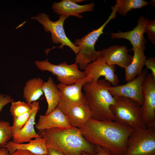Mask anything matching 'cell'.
<instances>
[{"label": "cell", "mask_w": 155, "mask_h": 155, "mask_svg": "<svg viewBox=\"0 0 155 155\" xmlns=\"http://www.w3.org/2000/svg\"><path fill=\"white\" fill-rule=\"evenodd\" d=\"M79 129L88 142L106 148L115 155H124L128 137L134 129L114 121L92 118Z\"/></svg>", "instance_id": "1"}, {"label": "cell", "mask_w": 155, "mask_h": 155, "mask_svg": "<svg viewBox=\"0 0 155 155\" xmlns=\"http://www.w3.org/2000/svg\"><path fill=\"white\" fill-rule=\"evenodd\" d=\"M37 133L44 139L47 148L55 149L65 155L96 152L95 146L86 140L77 127L52 128L38 131Z\"/></svg>", "instance_id": "2"}, {"label": "cell", "mask_w": 155, "mask_h": 155, "mask_svg": "<svg viewBox=\"0 0 155 155\" xmlns=\"http://www.w3.org/2000/svg\"><path fill=\"white\" fill-rule=\"evenodd\" d=\"M111 84L108 81L101 79L96 83L88 82L83 87L86 102L94 119L100 121H115L110 109L115 102L114 97L108 89Z\"/></svg>", "instance_id": "3"}, {"label": "cell", "mask_w": 155, "mask_h": 155, "mask_svg": "<svg viewBox=\"0 0 155 155\" xmlns=\"http://www.w3.org/2000/svg\"><path fill=\"white\" fill-rule=\"evenodd\" d=\"M118 7L117 4L111 7L112 11L108 18L98 28L93 30L80 38L75 40L73 44L78 47L79 51L75 58V63L78 64L80 70H84L89 64L101 55V50H96L95 43L100 35L104 33L103 31L106 26L112 19L115 18Z\"/></svg>", "instance_id": "4"}, {"label": "cell", "mask_w": 155, "mask_h": 155, "mask_svg": "<svg viewBox=\"0 0 155 155\" xmlns=\"http://www.w3.org/2000/svg\"><path fill=\"white\" fill-rule=\"evenodd\" d=\"M113 97L115 102L110 109L115 117V121L133 128H147L143 120L141 104L128 98Z\"/></svg>", "instance_id": "5"}, {"label": "cell", "mask_w": 155, "mask_h": 155, "mask_svg": "<svg viewBox=\"0 0 155 155\" xmlns=\"http://www.w3.org/2000/svg\"><path fill=\"white\" fill-rule=\"evenodd\" d=\"M124 155H155V125L134 128L127 141Z\"/></svg>", "instance_id": "6"}, {"label": "cell", "mask_w": 155, "mask_h": 155, "mask_svg": "<svg viewBox=\"0 0 155 155\" xmlns=\"http://www.w3.org/2000/svg\"><path fill=\"white\" fill-rule=\"evenodd\" d=\"M69 17L60 15L59 19L57 21H51L49 16L44 13H40L31 19L37 20L42 25L44 31L47 32H50L51 34V39L53 43L61 44L58 47L53 46L50 49L45 51L47 55L51 50L56 48L62 49L64 46H68L77 55L79 51V48L75 46L67 36L63 27V24L65 20Z\"/></svg>", "instance_id": "7"}, {"label": "cell", "mask_w": 155, "mask_h": 155, "mask_svg": "<svg viewBox=\"0 0 155 155\" xmlns=\"http://www.w3.org/2000/svg\"><path fill=\"white\" fill-rule=\"evenodd\" d=\"M35 63L40 70L51 72L56 76L60 83L64 84H73L86 77L84 72L80 70L75 63L69 65L66 62H63L56 65L49 62L47 59L45 60L36 61Z\"/></svg>", "instance_id": "8"}, {"label": "cell", "mask_w": 155, "mask_h": 155, "mask_svg": "<svg viewBox=\"0 0 155 155\" xmlns=\"http://www.w3.org/2000/svg\"><path fill=\"white\" fill-rule=\"evenodd\" d=\"M92 81L89 76L78 80L73 84L67 85L60 83L57 87L60 92L58 106L61 110L81 104L86 102L82 92L84 85Z\"/></svg>", "instance_id": "9"}, {"label": "cell", "mask_w": 155, "mask_h": 155, "mask_svg": "<svg viewBox=\"0 0 155 155\" xmlns=\"http://www.w3.org/2000/svg\"><path fill=\"white\" fill-rule=\"evenodd\" d=\"M148 74L145 69L134 79L127 83L116 86H109L108 90L113 96L123 97L129 98L142 105L144 102L143 85Z\"/></svg>", "instance_id": "10"}, {"label": "cell", "mask_w": 155, "mask_h": 155, "mask_svg": "<svg viewBox=\"0 0 155 155\" xmlns=\"http://www.w3.org/2000/svg\"><path fill=\"white\" fill-rule=\"evenodd\" d=\"M144 102L141 106L143 122L147 127L155 125V79L148 74L143 88Z\"/></svg>", "instance_id": "11"}, {"label": "cell", "mask_w": 155, "mask_h": 155, "mask_svg": "<svg viewBox=\"0 0 155 155\" xmlns=\"http://www.w3.org/2000/svg\"><path fill=\"white\" fill-rule=\"evenodd\" d=\"M115 65H108L105 62L102 56L95 61L89 64L84 70L86 77L89 76L92 82L96 83L101 76L108 81L113 86L118 85L119 80L115 73Z\"/></svg>", "instance_id": "12"}, {"label": "cell", "mask_w": 155, "mask_h": 155, "mask_svg": "<svg viewBox=\"0 0 155 155\" xmlns=\"http://www.w3.org/2000/svg\"><path fill=\"white\" fill-rule=\"evenodd\" d=\"M125 45H114L101 50V55L108 65H117L124 69L131 62L133 56Z\"/></svg>", "instance_id": "13"}, {"label": "cell", "mask_w": 155, "mask_h": 155, "mask_svg": "<svg viewBox=\"0 0 155 155\" xmlns=\"http://www.w3.org/2000/svg\"><path fill=\"white\" fill-rule=\"evenodd\" d=\"M67 117L58 105L46 115H40L35 125L38 131L52 128H69L72 127Z\"/></svg>", "instance_id": "14"}, {"label": "cell", "mask_w": 155, "mask_h": 155, "mask_svg": "<svg viewBox=\"0 0 155 155\" xmlns=\"http://www.w3.org/2000/svg\"><path fill=\"white\" fill-rule=\"evenodd\" d=\"M147 18L139 17L137 20V25L131 31L122 32L120 30L116 33L111 34L112 39L123 38L129 40L133 46L132 49L145 45L146 40L144 36V29L147 22Z\"/></svg>", "instance_id": "15"}, {"label": "cell", "mask_w": 155, "mask_h": 155, "mask_svg": "<svg viewBox=\"0 0 155 155\" xmlns=\"http://www.w3.org/2000/svg\"><path fill=\"white\" fill-rule=\"evenodd\" d=\"M94 6V2L81 5L74 2L72 0H62L59 2H54L52 8L58 15L68 17L74 16L81 18L83 17L80 13L92 11Z\"/></svg>", "instance_id": "16"}, {"label": "cell", "mask_w": 155, "mask_h": 155, "mask_svg": "<svg viewBox=\"0 0 155 155\" xmlns=\"http://www.w3.org/2000/svg\"><path fill=\"white\" fill-rule=\"evenodd\" d=\"M32 108L27 121L21 129L12 137L13 141L19 144L29 142L32 139L40 136L36 132L34 125L36 115L40 108L39 102L35 101L31 103Z\"/></svg>", "instance_id": "17"}, {"label": "cell", "mask_w": 155, "mask_h": 155, "mask_svg": "<svg viewBox=\"0 0 155 155\" xmlns=\"http://www.w3.org/2000/svg\"><path fill=\"white\" fill-rule=\"evenodd\" d=\"M71 125L80 128L92 118L89 108L86 102L62 110Z\"/></svg>", "instance_id": "18"}, {"label": "cell", "mask_w": 155, "mask_h": 155, "mask_svg": "<svg viewBox=\"0 0 155 155\" xmlns=\"http://www.w3.org/2000/svg\"><path fill=\"white\" fill-rule=\"evenodd\" d=\"M28 143L19 144L13 141H9L5 146L10 154L17 150H23L29 151L39 155H47V148L44 139L40 135L31 140Z\"/></svg>", "instance_id": "19"}, {"label": "cell", "mask_w": 155, "mask_h": 155, "mask_svg": "<svg viewBox=\"0 0 155 155\" xmlns=\"http://www.w3.org/2000/svg\"><path fill=\"white\" fill-rule=\"evenodd\" d=\"M146 49L145 45H144L132 49L134 52L132 61L131 63L124 68L126 81L128 82L133 80L142 71L146 59L144 52Z\"/></svg>", "instance_id": "20"}, {"label": "cell", "mask_w": 155, "mask_h": 155, "mask_svg": "<svg viewBox=\"0 0 155 155\" xmlns=\"http://www.w3.org/2000/svg\"><path fill=\"white\" fill-rule=\"evenodd\" d=\"M42 90L48 105L44 114L46 115L54 111L58 105L60 92L51 77L49 78L47 82H44Z\"/></svg>", "instance_id": "21"}, {"label": "cell", "mask_w": 155, "mask_h": 155, "mask_svg": "<svg viewBox=\"0 0 155 155\" xmlns=\"http://www.w3.org/2000/svg\"><path fill=\"white\" fill-rule=\"evenodd\" d=\"M44 82L40 78H34L27 81L24 89V97L26 102L31 104L36 101L43 95Z\"/></svg>", "instance_id": "22"}, {"label": "cell", "mask_w": 155, "mask_h": 155, "mask_svg": "<svg viewBox=\"0 0 155 155\" xmlns=\"http://www.w3.org/2000/svg\"><path fill=\"white\" fill-rule=\"evenodd\" d=\"M116 2L118 5V13L124 16L131 10L140 8L150 3L144 0H117Z\"/></svg>", "instance_id": "23"}, {"label": "cell", "mask_w": 155, "mask_h": 155, "mask_svg": "<svg viewBox=\"0 0 155 155\" xmlns=\"http://www.w3.org/2000/svg\"><path fill=\"white\" fill-rule=\"evenodd\" d=\"M12 137V126L9 123L0 121V148L5 147Z\"/></svg>", "instance_id": "24"}, {"label": "cell", "mask_w": 155, "mask_h": 155, "mask_svg": "<svg viewBox=\"0 0 155 155\" xmlns=\"http://www.w3.org/2000/svg\"><path fill=\"white\" fill-rule=\"evenodd\" d=\"M10 109L11 115L16 117L30 112L32 109V104L20 101L13 102Z\"/></svg>", "instance_id": "25"}, {"label": "cell", "mask_w": 155, "mask_h": 155, "mask_svg": "<svg viewBox=\"0 0 155 155\" xmlns=\"http://www.w3.org/2000/svg\"><path fill=\"white\" fill-rule=\"evenodd\" d=\"M31 111L17 117H13V123L12 126L13 136L23 127L30 117Z\"/></svg>", "instance_id": "26"}, {"label": "cell", "mask_w": 155, "mask_h": 155, "mask_svg": "<svg viewBox=\"0 0 155 155\" xmlns=\"http://www.w3.org/2000/svg\"><path fill=\"white\" fill-rule=\"evenodd\" d=\"M148 39L154 45L155 44V20L148 19L147 24L144 29Z\"/></svg>", "instance_id": "27"}, {"label": "cell", "mask_w": 155, "mask_h": 155, "mask_svg": "<svg viewBox=\"0 0 155 155\" xmlns=\"http://www.w3.org/2000/svg\"><path fill=\"white\" fill-rule=\"evenodd\" d=\"M96 152L90 154L84 152L82 155H115L110 150L103 147L95 146Z\"/></svg>", "instance_id": "28"}, {"label": "cell", "mask_w": 155, "mask_h": 155, "mask_svg": "<svg viewBox=\"0 0 155 155\" xmlns=\"http://www.w3.org/2000/svg\"><path fill=\"white\" fill-rule=\"evenodd\" d=\"M145 65L146 69H150L151 73L155 79V57H150L146 59Z\"/></svg>", "instance_id": "29"}, {"label": "cell", "mask_w": 155, "mask_h": 155, "mask_svg": "<svg viewBox=\"0 0 155 155\" xmlns=\"http://www.w3.org/2000/svg\"><path fill=\"white\" fill-rule=\"evenodd\" d=\"M13 101V99L10 96L0 94V112L5 106Z\"/></svg>", "instance_id": "30"}, {"label": "cell", "mask_w": 155, "mask_h": 155, "mask_svg": "<svg viewBox=\"0 0 155 155\" xmlns=\"http://www.w3.org/2000/svg\"><path fill=\"white\" fill-rule=\"evenodd\" d=\"M10 155H39L33 153L29 151L23 150H17L14 152Z\"/></svg>", "instance_id": "31"}, {"label": "cell", "mask_w": 155, "mask_h": 155, "mask_svg": "<svg viewBox=\"0 0 155 155\" xmlns=\"http://www.w3.org/2000/svg\"><path fill=\"white\" fill-rule=\"evenodd\" d=\"M47 155H65L60 151L52 148H47Z\"/></svg>", "instance_id": "32"}, {"label": "cell", "mask_w": 155, "mask_h": 155, "mask_svg": "<svg viewBox=\"0 0 155 155\" xmlns=\"http://www.w3.org/2000/svg\"><path fill=\"white\" fill-rule=\"evenodd\" d=\"M0 155H10V154L5 147L0 148Z\"/></svg>", "instance_id": "33"}, {"label": "cell", "mask_w": 155, "mask_h": 155, "mask_svg": "<svg viewBox=\"0 0 155 155\" xmlns=\"http://www.w3.org/2000/svg\"><path fill=\"white\" fill-rule=\"evenodd\" d=\"M72 1L74 3H77L78 2H82L84 1V0H72Z\"/></svg>", "instance_id": "34"}]
</instances>
